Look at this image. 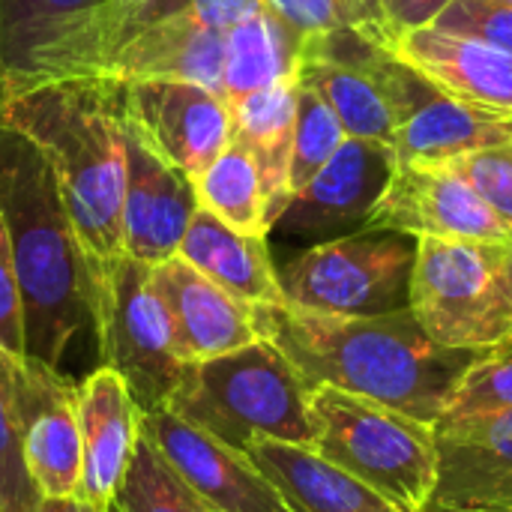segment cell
I'll list each match as a JSON object with an SVG mask.
<instances>
[{"mask_svg": "<svg viewBox=\"0 0 512 512\" xmlns=\"http://www.w3.org/2000/svg\"><path fill=\"white\" fill-rule=\"evenodd\" d=\"M177 255L249 306L285 303L267 237L243 234L204 207L192 216Z\"/></svg>", "mask_w": 512, "mask_h": 512, "instance_id": "cell-22", "label": "cell"}, {"mask_svg": "<svg viewBox=\"0 0 512 512\" xmlns=\"http://www.w3.org/2000/svg\"><path fill=\"white\" fill-rule=\"evenodd\" d=\"M198 204L219 216L225 225L267 237V204L261 189V174L252 153L231 138V144L219 153V159L195 180Z\"/></svg>", "mask_w": 512, "mask_h": 512, "instance_id": "cell-25", "label": "cell"}, {"mask_svg": "<svg viewBox=\"0 0 512 512\" xmlns=\"http://www.w3.org/2000/svg\"><path fill=\"white\" fill-rule=\"evenodd\" d=\"M512 408V342L486 351L459 381L444 417L489 414Z\"/></svg>", "mask_w": 512, "mask_h": 512, "instance_id": "cell-31", "label": "cell"}, {"mask_svg": "<svg viewBox=\"0 0 512 512\" xmlns=\"http://www.w3.org/2000/svg\"><path fill=\"white\" fill-rule=\"evenodd\" d=\"M393 48L453 96L483 108L512 111V54L507 51L432 24L402 33Z\"/></svg>", "mask_w": 512, "mask_h": 512, "instance_id": "cell-21", "label": "cell"}, {"mask_svg": "<svg viewBox=\"0 0 512 512\" xmlns=\"http://www.w3.org/2000/svg\"><path fill=\"white\" fill-rule=\"evenodd\" d=\"M315 450L393 501L420 512L435 495L438 450L435 426L399 414L339 387H315L309 396Z\"/></svg>", "mask_w": 512, "mask_h": 512, "instance_id": "cell-6", "label": "cell"}, {"mask_svg": "<svg viewBox=\"0 0 512 512\" xmlns=\"http://www.w3.org/2000/svg\"><path fill=\"white\" fill-rule=\"evenodd\" d=\"M504 273H507V285H510V294H512V246H510V252H507V264H504Z\"/></svg>", "mask_w": 512, "mask_h": 512, "instance_id": "cell-39", "label": "cell"}, {"mask_svg": "<svg viewBox=\"0 0 512 512\" xmlns=\"http://www.w3.org/2000/svg\"><path fill=\"white\" fill-rule=\"evenodd\" d=\"M21 444L27 471L42 498H78L84 450L78 426V387L39 363L18 372Z\"/></svg>", "mask_w": 512, "mask_h": 512, "instance_id": "cell-15", "label": "cell"}, {"mask_svg": "<svg viewBox=\"0 0 512 512\" xmlns=\"http://www.w3.org/2000/svg\"><path fill=\"white\" fill-rule=\"evenodd\" d=\"M0 348L15 360H24V303H21L9 231L3 219H0Z\"/></svg>", "mask_w": 512, "mask_h": 512, "instance_id": "cell-34", "label": "cell"}, {"mask_svg": "<svg viewBox=\"0 0 512 512\" xmlns=\"http://www.w3.org/2000/svg\"><path fill=\"white\" fill-rule=\"evenodd\" d=\"M117 512H210V507L189 489L174 465L141 432L132 450L126 477L114 495Z\"/></svg>", "mask_w": 512, "mask_h": 512, "instance_id": "cell-26", "label": "cell"}, {"mask_svg": "<svg viewBox=\"0 0 512 512\" xmlns=\"http://www.w3.org/2000/svg\"><path fill=\"white\" fill-rule=\"evenodd\" d=\"M396 162L393 144L345 138L330 162L291 195L270 234L309 249L366 231Z\"/></svg>", "mask_w": 512, "mask_h": 512, "instance_id": "cell-11", "label": "cell"}, {"mask_svg": "<svg viewBox=\"0 0 512 512\" xmlns=\"http://www.w3.org/2000/svg\"><path fill=\"white\" fill-rule=\"evenodd\" d=\"M450 165L512 231V141L474 150L468 156L453 159Z\"/></svg>", "mask_w": 512, "mask_h": 512, "instance_id": "cell-32", "label": "cell"}, {"mask_svg": "<svg viewBox=\"0 0 512 512\" xmlns=\"http://www.w3.org/2000/svg\"><path fill=\"white\" fill-rule=\"evenodd\" d=\"M210 512H216V510H210Z\"/></svg>", "mask_w": 512, "mask_h": 512, "instance_id": "cell-43", "label": "cell"}, {"mask_svg": "<svg viewBox=\"0 0 512 512\" xmlns=\"http://www.w3.org/2000/svg\"><path fill=\"white\" fill-rule=\"evenodd\" d=\"M39 512H93L78 498H42Z\"/></svg>", "mask_w": 512, "mask_h": 512, "instance_id": "cell-36", "label": "cell"}, {"mask_svg": "<svg viewBox=\"0 0 512 512\" xmlns=\"http://www.w3.org/2000/svg\"><path fill=\"white\" fill-rule=\"evenodd\" d=\"M510 246L420 237L411 312L432 342L456 351H492L512 342V294L504 273Z\"/></svg>", "mask_w": 512, "mask_h": 512, "instance_id": "cell-8", "label": "cell"}, {"mask_svg": "<svg viewBox=\"0 0 512 512\" xmlns=\"http://www.w3.org/2000/svg\"><path fill=\"white\" fill-rule=\"evenodd\" d=\"M267 6L306 36L339 27H360L390 45L396 42L381 0H267Z\"/></svg>", "mask_w": 512, "mask_h": 512, "instance_id": "cell-30", "label": "cell"}, {"mask_svg": "<svg viewBox=\"0 0 512 512\" xmlns=\"http://www.w3.org/2000/svg\"><path fill=\"white\" fill-rule=\"evenodd\" d=\"M141 432L174 465L189 489L216 512H288L273 483L255 462L186 423L168 408L141 411Z\"/></svg>", "mask_w": 512, "mask_h": 512, "instance_id": "cell-14", "label": "cell"}, {"mask_svg": "<svg viewBox=\"0 0 512 512\" xmlns=\"http://www.w3.org/2000/svg\"><path fill=\"white\" fill-rule=\"evenodd\" d=\"M78 426L84 450L78 501L111 512L141 435V408L114 369L99 366L78 384Z\"/></svg>", "mask_w": 512, "mask_h": 512, "instance_id": "cell-19", "label": "cell"}, {"mask_svg": "<svg viewBox=\"0 0 512 512\" xmlns=\"http://www.w3.org/2000/svg\"><path fill=\"white\" fill-rule=\"evenodd\" d=\"M96 3L102 0H0V54L6 66V90L21 75L36 45Z\"/></svg>", "mask_w": 512, "mask_h": 512, "instance_id": "cell-28", "label": "cell"}, {"mask_svg": "<svg viewBox=\"0 0 512 512\" xmlns=\"http://www.w3.org/2000/svg\"><path fill=\"white\" fill-rule=\"evenodd\" d=\"M438 483L432 501L512 510V408L435 423Z\"/></svg>", "mask_w": 512, "mask_h": 512, "instance_id": "cell-16", "label": "cell"}, {"mask_svg": "<svg viewBox=\"0 0 512 512\" xmlns=\"http://www.w3.org/2000/svg\"><path fill=\"white\" fill-rule=\"evenodd\" d=\"M381 90L396 120L399 162H453L483 147L512 141V111H495L453 96L396 54L381 60Z\"/></svg>", "mask_w": 512, "mask_h": 512, "instance_id": "cell-10", "label": "cell"}, {"mask_svg": "<svg viewBox=\"0 0 512 512\" xmlns=\"http://www.w3.org/2000/svg\"><path fill=\"white\" fill-rule=\"evenodd\" d=\"M369 228L411 237L512 243L501 216L471 189L450 162H396Z\"/></svg>", "mask_w": 512, "mask_h": 512, "instance_id": "cell-13", "label": "cell"}, {"mask_svg": "<svg viewBox=\"0 0 512 512\" xmlns=\"http://www.w3.org/2000/svg\"><path fill=\"white\" fill-rule=\"evenodd\" d=\"M453 0H384V15L393 30V39H399L408 30L429 27L435 18L450 6ZM396 45V42H393Z\"/></svg>", "mask_w": 512, "mask_h": 512, "instance_id": "cell-35", "label": "cell"}, {"mask_svg": "<svg viewBox=\"0 0 512 512\" xmlns=\"http://www.w3.org/2000/svg\"><path fill=\"white\" fill-rule=\"evenodd\" d=\"M306 33L270 6L225 30L222 96L228 105L288 78H297Z\"/></svg>", "mask_w": 512, "mask_h": 512, "instance_id": "cell-24", "label": "cell"}, {"mask_svg": "<svg viewBox=\"0 0 512 512\" xmlns=\"http://www.w3.org/2000/svg\"><path fill=\"white\" fill-rule=\"evenodd\" d=\"M417 237L366 228L300 249L279 270L288 306L336 318H378L411 306Z\"/></svg>", "mask_w": 512, "mask_h": 512, "instance_id": "cell-9", "label": "cell"}, {"mask_svg": "<svg viewBox=\"0 0 512 512\" xmlns=\"http://www.w3.org/2000/svg\"><path fill=\"white\" fill-rule=\"evenodd\" d=\"M0 219L24 303V360L60 369L69 342L90 324L87 258L48 159L3 120Z\"/></svg>", "mask_w": 512, "mask_h": 512, "instance_id": "cell-3", "label": "cell"}, {"mask_svg": "<svg viewBox=\"0 0 512 512\" xmlns=\"http://www.w3.org/2000/svg\"><path fill=\"white\" fill-rule=\"evenodd\" d=\"M312 387L297 366L270 342L192 363L165 405L186 423L246 453L255 441L315 444L309 411Z\"/></svg>", "mask_w": 512, "mask_h": 512, "instance_id": "cell-5", "label": "cell"}, {"mask_svg": "<svg viewBox=\"0 0 512 512\" xmlns=\"http://www.w3.org/2000/svg\"><path fill=\"white\" fill-rule=\"evenodd\" d=\"M420 512H512V510H471V507H450V504H441V501H429Z\"/></svg>", "mask_w": 512, "mask_h": 512, "instance_id": "cell-37", "label": "cell"}, {"mask_svg": "<svg viewBox=\"0 0 512 512\" xmlns=\"http://www.w3.org/2000/svg\"><path fill=\"white\" fill-rule=\"evenodd\" d=\"M111 512H117V510H114V507H111Z\"/></svg>", "mask_w": 512, "mask_h": 512, "instance_id": "cell-41", "label": "cell"}, {"mask_svg": "<svg viewBox=\"0 0 512 512\" xmlns=\"http://www.w3.org/2000/svg\"><path fill=\"white\" fill-rule=\"evenodd\" d=\"M6 102V66H3V54H0V108Z\"/></svg>", "mask_w": 512, "mask_h": 512, "instance_id": "cell-38", "label": "cell"}, {"mask_svg": "<svg viewBox=\"0 0 512 512\" xmlns=\"http://www.w3.org/2000/svg\"><path fill=\"white\" fill-rule=\"evenodd\" d=\"M297 93H300L297 78H288L228 105L234 123V141L243 144L258 165L270 228L285 210V204L291 201L288 171H291V150H294Z\"/></svg>", "mask_w": 512, "mask_h": 512, "instance_id": "cell-23", "label": "cell"}, {"mask_svg": "<svg viewBox=\"0 0 512 512\" xmlns=\"http://www.w3.org/2000/svg\"><path fill=\"white\" fill-rule=\"evenodd\" d=\"M120 114L135 138L192 177V183L234 138L228 102L195 81L123 84Z\"/></svg>", "mask_w": 512, "mask_h": 512, "instance_id": "cell-12", "label": "cell"}, {"mask_svg": "<svg viewBox=\"0 0 512 512\" xmlns=\"http://www.w3.org/2000/svg\"><path fill=\"white\" fill-rule=\"evenodd\" d=\"M21 363L24 360H15L0 348V512H39L42 504V495L27 471L21 444Z\"/></svg>", "mask_w": 512, "mask_h": 512, "instance_id": "cell-27", "label": "cell"}, {"mask_svg": "<svg viewBox=\"0 0 512 512\" xmlns=\"http://www.w3.org/2000/svg\"><path fill=\"white\" fill-rule=\"evenodd\" d=\"M198 207L192 177L156 156L126 129L123 255L147 267L174 258Z\"/></svg>", "mask_w": 512, "mask_h": 512, "instance_id": "cell-17", "label": "cell"}, {"mask_svg": "<svg viewBox=\"0 0 512 512\" xmlns=\"http://www.w3.org/2000/svg\"><path fill=\"white\" fill-rule=\"evenodd\" d=\"M123 84L48 81L6 96L0 120L48 159L84 258L123 255L126 129Z\"/></svg>", "mask_w": 512, "mask_h": 512, "instance_id": "cell-4", "label": "cell"}, {"mask_svg": "<svg viewBox=\"0 0 512 512\" xmlns=\"http://www.w3.org/2000/svg\"><path fill=\"white\" fill-rule=\"evenodd\" d=\"M246 456L273 483L288 512H405L315 447L264 438Z\"/></svg>", "mask_w": 512, "mask_h": 512, "instance_id": "cell-20", "label": "cell"}, {"mask_svg": "<svg viewBox=\"0 0 512 512\" xmlns=\"http://www.w3.org/2000/svg\"><path fill=\"white\" fill-rule=\"evenodd\" d=\"M261 9L267 0H102L36 45L6 96L48 81H195L222 96L225 30Z\"/></svg>", "mask_w": 512, "mask_h": 512, "instance_id": "cell-1", "label": "cell"}, {"mask_svg": "<svg viewBox=\"0 0 512 512\" xmlns=\"http://www.w3.org/2000/svg\"><path fill=\"white\" fill-rule=\"evenodd\" d=\"M345 138L348 132L333 114V108L315 90L300 84L297 117H294V150H291V171H288L291 195L300 192L330 162V156L342 147Z\"/></svg>", "mask_w": 512, "mask_h": 512, "instance_id": "cell-29", "label": "cell"}, {"mask_svg": "<svg viewBox=\"0 0 512 512\" xmlns=\"http://www.w3.org/2000/svg\"><path fill=\"white\" fill-rule=\"evenodd\" d=\"M150 273L153 288L171 315L177 351L186 363H204L261 339L255 306L210 282L180 255L150 267Z\"/></svg>", "mask_w": 512, "mask_h": 512, "instance_id": "cell-18", "label": "cell"}, {"mask_svg": "<svg viewBox=\"0 0 512 512\" xmlns=\"http://www.w3.org/2000/svg\"><path fill=\"white\" fill-rule=\"evenodd\" d=\"M255 324L312 390L339 387L426 426L444 417L459 381L486 354L432 342L411 306L378 318H336L276 303L255 306Z\"/></svg>", "mask_w": 512, "mask_h": 512, "instance_id": "cell-2", "label": "cell"}, {"mask_svg": "<svg viewBox=\"0 0 512 512\" xmlns=\"http://www.w3.org/2000/svg\"><path fill=\"white\" fill-rule=\"evenodd\" d=\"M504 3H512V0H504Z\"/></svg>", "mask_w": 512, "mask_h": 512, "instance_id": "cell-40", "label": "cell"}, {"mask_svg": "<svg viewBox=\"0 0 512 512\" xmlns=\"http://www.w3.org/2000/svg\"><path fill=\"white\" fill-rule=\"evenodd\" d=\"M90 324L102 366L114 369L141 411L165 408L192 363L177 351L174 324L153 288L147 264L117 258H87Z\"/></svg>", "mask_w": 512, "mask_h": 512, "instance_id": "cell-7", "label": "cell"}, {"mask_svg": "<svg viewBox=\"0 0 512 512\" xmlns=\"http://www.w3.org/2000/svg\"><path fill=\"white\" fill-rule=\"evenodd\" d=\"M432 27L483 39L512 54V3L504 0H453Z\"/></svg>", "mask_w": 512, "mask_h": 512, "instance_id": "cell-33", "label": "cell"}, {"mask_svg": "<svg viewBox=\"0 0 512 512\" xmlns=\"http://www.w3.org/2000/svg\"><path fill=\"white\" fill-rule=\"evenodd\" d=\"M381 6H384V0H381Z\"/></svg>", "mask_w": 512, "mask_h": 512, "instance_id": "cell-42", "label": "cell"}]
</instances>
